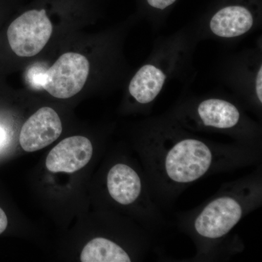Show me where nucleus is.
Listing matches in <instances>:
<instances>
[{
	"label": "nucleus",
	"instance_id": "f257e3e1",
	"mask_svg": "<svg viewBox=\"0 0 262 262\" xmlns=\"http://www.w3.org/2000/svg\"><path fill=\"white\" fill-rule=\"evenodd\" d=\"M90 63L80 53L62 55L51 68L39 75L38 83L53 97L66 99L78 94L89 77Z\"/></svg>",
	"mask_w": 262,
	"mask_h": 262
},
{
	"label": "nucleus",
	"instance_id": "f03ea898",
	"mask_svg": "<svg viewBox=\"0 0 262 262\" xmlns=\"http://www.w3.org/2000/svg\"><path fill=\"white\" fill-rule=\"evenodd\" d=\"M213 162V153L203 141L186 139L177 143L165 159L167 176L176 183H191L201 178Z\"/></svg>",
	"mask_w": 262,
	"mask_h": 262
},
{
	"label": "nucleus",
	"instance_id": "7ed1b4c3",
	"mask_svg": "<svg viewBox=\"0 0 262 262\" xmlns=\"http://www.w3.org/2000/svg\"><path fill=\"white\" fill-rule=\"evenodd\" d=\"M53 25L45 8L27 10L15 19L8 29V39L17 56L38 54L49 41Z\"/></svg>",
	"mask_w": 262,
	"mask_h": 262
},
{
	"label": "nucleus",
	"instance_id": "20e7f679",
	"mask_svg": "<svg viewBox=\"0 0 262 262\" xmlns=\"http://www.w3.org/2000/svg\"><path fill=\"white\" fill-rule=\"evenodd\" d=\"M242 214V206L237 201L231 196H220L205 207L196 217L194 227L202 237L220 238L232 230Z\"/></svg>",
	"mask_w": 262,
	"mask_h": 262
},
{
	"label": "nucleus",
	"instance_id": "39448f33",
	"mask_svg": "<svg viewBox=\"0 0 262 262\" xmlns=\"http://www.w3.org/2000/svg\"><path fill=\"white\" fill-rule=\"evenodd\" d=\"M61 119L54 110L42 107L24 124L19 143L24 151H38L54 142L61 136Z\"/></svg>",
	"mask_w": 262,
	"mask_h": 262
},
{
	"label": "nucleus",
	"instance_id": "423d86ee",
	"mask_svg": "<svg viewBox=\"0 0 262 262\" xmlns=\"http://www.w3.org/2000/svg\"><path fill=\"white\" fill-rule=\"evenodd\" d=\"M93 145L84 136L63 139L50 151L46 168L53 173H73L85 166L92 158Z\"/></svg>",
	"mask_w": 262,
	"mask_h": 262
},
{
	"label": "nucleus",
	"instance_id": "0eeeda50",
	"mask_svg": "<svg viewBox=\"0 0 262 262\" xmlns=\"http://www.w3.org/2000/svg\"><path fill=\"white\" fill-rule=\"evenodd\" d=\"M253 16L247 8L232 5L219 10L210 20L211 32L218 37H239L252 28Z\"/></svg>",
	"mask_w": 262,
	"mask_h": 262
},
{
	"label": "nucleus",
	"instance_id": "6e6552de",
	"mask_svg": "<svg viewBox=\"0 0 262 262\" xmlns=\"http://www.w3.org/2000/svg\"><path fill=\"white\" fill-rule=\"evenodd\" d=\"M107 188L110 196L115 201L127 206L134 203L140 195V177L128 165L117 164L108 171Z\"/></svg>",
	"mask_w": 262,
	"mask_h": 262
},
{
	"label": "nucleus",
	"instance_id": "1a4fd4ad",
	"mask_svg": "<svg viewBox=\"0 0 262 262\" xmlns=\"http://www.w3.org/2000/svg\"><path fill=\"white\" fill-rule=\"evenodd\" d=\"M166 77L158 67L151 64L143 66L131 80L129 92L139 103L151 102L163 89Z\"/></svg>",
	"mask_w": 262,
	"mask_h": 262
},
{
	"label": "nucleus",
	"instance_id": "9d476101",
	"mask_svg": "<svg viewBox=\"0 0 262 262\" xmlns=\"http://www.w3.org/2000/svg\"><path fill=\"white\" fill-rule=\"evenodd\" d=\"M198 115L206 126L228 129L238 123L241 114L234 105L225 100L211 98L198 107Z\"/></svg>",
	"mask_w": 262,
	"mask_h": 262
},
{
	"label": "nucleus",
	"instance_id": "9b49d317",
	"mask_svg": "<svg viewBox=\"0 0 262 262\" xmlns=\"http://www.w3.org/2000/svg\"><path fill=\"white\" fill-rule=\"evenodd\" d=\"M82 262H130L123 248L110 239L96 237L89 241L80 255Z\"/></svg>",
	"mask_w": 262,
	"mask_h": 262
},
{
	"label": "nucleus",
	"instance_id": "f8f14e48",
	"mask_svg": "<svg viewBox=\"0 0 262 262\" xmlns=\"http://www.w3.org/2000/svg\"><path fill=\"white\" fill-rule=\"evenodd\" d=\"M177 0H147L148 4L157 9L164 10L173 4Z\"/></svg>",
	"mask_w": 262,
	"mask_h": 262
},
{
	"label": "nucleus",
	"instance_id": "ddd939ff",
	"mask_svg": "<svg viewBox=\"0 0 262 262\" xmlns=\"http://www.w3.org/2000/svg\"><path fill=\"white\" fill-rule=\"evenodd\" d=\"M262 67H260L258 71L257 75L256 78V93L257 95L258 99L260 102H262V93H261V79H262Z\"/></svg>",
	"mask_w": 262,
	"mask_h": 262
},
{
	"label": "nucleus",
	"instance_id": "4468645a",
	"mask_svg": "<svg viewBox=\"0 0 262 262\" xmlns=\"http://www.w3.org/2000/svg\"><path fill=\"white\" fill-rule=\"evenodd\" d=\"M8 221L4 211L0 208V234L6 229L8 227Z\"/></svg>",
	"mask_w": 262,
	"mask_h": 262
},
{
	"label": "nucleus",
	"instance_id": "2eb2a0df",
	"mask_svg": "<svg viewBox=\"0 0 262 262\" xmlns=\"http://www.w3.org/2000/svg\"><path fill=\"white\" fill-rule=\"evenodd\" d=\"M6 132H5L4 129L0 126V147H1L5 142V140H6Z\"/></svg>",
	"mask_w": 262,
	"mask_h": 262
}]
</instances>
